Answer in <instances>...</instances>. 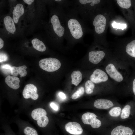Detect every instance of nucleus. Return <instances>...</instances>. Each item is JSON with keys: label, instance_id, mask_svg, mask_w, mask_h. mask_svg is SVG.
Wrapping results in <instances>:
<instances>
[{"label": "nucleus", "instance_id": "nucleus-13", "mask_svg": "<svg viewBox=\"0 0 135 135\" xmlns=\"http://www.w3.org/2000/svg\"><path fill=\"white\" fill-rule=\"evenodd\" d=\"M133 132L130 128L122 126H118L112 131L111 135H132Z\"/></svg>", "mask_w": 135, "mask_h": 135}, {"label": "nucleus", "instance_id": "nucleus-6", "mask_svg": "<svg viewBox=\"0 0 135 135\" xmlns=\"http://www.w3.org/2000/svg\"><path fill=\"white\" fill-rule=\"evenodd\" d=\"M106 24L105 17L101 14H98L95 16L93 22L95 31L98 34H100L104 31Z\"/></svg>", "mask_w": 135, "mask_h": 135}, {"label": "nucleus", "instance_id": "nucleus-1", "mask_svg": "<svg viewBox=\"0 0 135 135\" xmlns=\"http://www.w3.org/2000/svg\"><path fill=\"white\" fill-rule=\"evenodd\" d=\"M65 39L69 44L82 41L85 33L84 21L73 8H66Z\"/></svg>", "mask_w": 135, "mask_h": 135}, {"label": "nucleus", "instance_id": "nucleus-2", "mask_svg": "<svg viewBox=\"0 0 135 135\" xmlns=\"http://www.w3.org/2000/svg\"><path fill=\"white\" fill-rule=\"evenodd\" d=\"M52 12L50 19V32L51 39L62 44L65 39L66 32V11L58 5Z\"/></svg>", "mask_w": 135, "mask_h": 135}, {"label": "nucleus", "instance_id": "nucleus-17", "mask_svg": "<svg viewBox=\"0 0 135 135\" xmlns=\"http://www.w3.org/2000/svg\"><path fill=\"white\" fill-rule=\"evenodd\" d=\"M27 66L25 65L18 67L12 66L11 67L10 73L14 76H16L19 74L20 77H24L27 74L26 69Z\"/></svg>", "mask_w": 135, "mask_h": 135}, {"label": "nucleus", "instance_id": "nucleus-21", "mask_svg": "<svg viewBox=\"0 0 135 135\" xmlns=\"http://www.w3.org/2000/svg\"><path fill=\"white\" fill-rule=\"evenodd\" d=\"M126 52L129 55L135 58V40L132 41L127 45Z\"/></svg>", "mask_w": 135, "mask_h": 135}, {"label": "nucleus", "instance_id": "nucleus-9", "mask_svg": "<svg viewBox=\"0 0 135 135\" xmlns=\"http://www.w3.org/2000/svg\"><path fill=\"white\" fill-rule=\"evenodd\" d=\"M90 79L93 83H99L106 81L108 77L104 71L100 69L95 70L91 76Z\"/></svg>", "mask_w": 135, "mask_h": 135}, {"label": "nucleus", "instance_id": "nucleus-4", "mask_svg": "<svg viewBox=\"0 0 135 135\" xmlns=\"http://www.w3.org/2000/svg\"><path fill=\"white\" fill-rule=\"evenodd\" d=\"M40 67L48 72H52L58 70L60 67L61 64L57 59L52 58L41 60L39 62Z\"/></svg>", "mask_w": 135, "mask_h": 135}, {"label": "nucleus", "instance_id": "nucleus-22", "mask_svg": "<svg viewBox=\"0 0 135 135\" xmlns=\"http://www.w3.org/2000/svg\"><path fill=\"white\" fill-rule=\"evenodd\" d=\"M55 1L59 6L63 8H67L70 6H72L73 0H55Z\"/></svg>", "mask_w": 135, "mask_h": 135}, {"label": "nucleus", "instance_id": "nucleus-30", "mask_svg": "<svg viewBox=\"0 0 135 135\" xmlns=\"http://www.w3.org/2000/svg\"><path fill=\"white\" fill-rule=\"evenodd\" d=\"M112 27L114 28L120 29L124 30L126 28V24L117 23L114 22L112 24Z\"/></svg>", "mask_w": 135, "mask_h": 135}, {"label": "nucleus", "instance_id": "nucleus-20", "mask_svg": "<svg viewBox=\"0 0 135 135\" xmlns=\"http://www.w3.org/2000/svg\"><path fill=\"white\" fill-rule=\"evenodd\" d=\"M71 78L72 84L78 86L81 82L82 79V74L79 71H74L72 73Z\"/></svg>", "mask_w": 135, "mask_h": 135}, {"label": "nucleus", "instance_id": "nucleus-3", "mask_svg": "<svg viewBox=\"0 0 135 135\" xmlns=\"http://www.w3.org/2000/svg\"><path fill=\"white\" fill-rule=\"evenodd\" d=\"M100 0H73V8L84 21L94 14L96 6L100 4Z\"/></svg>", "mask_w": 135, "mask_h": 135}, {"label": "nucleus", "instance_id": "nucleus-32", "mask_svg": "<svg viewBox=\"0 0 135 135\" xmlns=\"http://www.w3.org/2000/svg\"><path fill=\"white\" fill-rule=\"evenodd\" d=\"M50 106L51 108L54 110L56 111H58L59 109L58 106L55 103L52 102L50 104Z\"/></svg>", "mask_w": 135, "mask_h": 135}, {"label": "nucleus", "instance_id": "nucleus-10", "mask_svg": "<svg viewBox=\"0 0 135 135\" xmlns=\"http://www.w3.org/2000/svg\"><path fill=\"white\" fill-rule=\"evenodd\" d=\"M106 70L110 77L116 81L120 82L123 80L122 75L117 70L113 64H109L106 67Z\"/></svg>", "mask_w": 135, "mask_h": 135}, {"label": "nucleus", "instance_id": "nucleus-29", "mask_svg": "<svg viewBox=\"0 0 135 135\" xmlns=\"http://www.w3.org/2000/svg\"><path fill=\"white\" fill-rule=\"evenodd\" d=\"M84 92V87H81L72 96V98L73 100L76 99L82 95Z\"/></svg>", "mask_w": 135, "mask_h": 135}, {"label": "nucleus", "instance_id": "nucleus-7", "mask_svg": "<svg viewBox=\"0 0 135 135\" xmlns=\"http://www.w3.org/2000/svg\"><path fill=\"white\" fill-rule=\"evenodd\" d=\"M37 88L34 84H28L26 86L22 92L23 96L25 99L31 98L34 100H37L38 95L37 93Z\"/></svg>", "mask_w": 135, "mask_h": 135}, {"label": "nucleus", "instance_id": "nucleus-37", "mask_svg": "<svg viewBox=\"0 0 135 135\" xmlns=\"http://www.w3.org/2000/svg\"><path fill=\"white\" fill-rule=\"evenodd\" d=\"M132 89L133 92L135 95V78L134 80L133 83Z\"/></svg>", "mask_w": 135, "mask_h": 135}, {"label": "nucleus", "instance_id": "nucleus-26", "mask_svg": "<svg viewBox=\"0 0 135 135\" xmlns=\"http://www.w3.org/2000/svg\"><path fill=\"white\" fill-rule=\"evenodd\" d=\"M117 3L121 8L124 9H128L131 6V2L130 0H117Z\"/></svg>", "mask_w": 135, "mask_h": 135}, {"label": "nucleus", "instance_id": "nucleus-18", "mask_svg": "<svg viewBox=\"0 0 135 135\" xmlns=\"http://www.w3.org/2000/svg\"><path fill=\"white\" fill-rule=\"evenodd\" d=\"M32 42L34 48L38 51L44 52L46 50V48L45 44L38 39H34L32 41Z\"/></svg>", "mask_w": 135, "mask_h": 135}, {"label": "nucleus", "instance_id": "nucleus-35", "mask_svg": "<svg viewBox=\"0 0 135 135\" xmlns=\"http://www.w3.org/2000/svg\"><path fill=\"white\" fill-rule=\"evenodd\" d=\"M23 1L26 4L29 5H31L34 1V0H24Z\"/></svg>", "mask_w": 135, "mask_h": 135}, {"label": "nucleus", "instance_id": "nucleus-12", "mask_svg": "<svg viewBox=\"0 0 135 135\" xmlns=\"http://www.w3.org/2000/svg\"><path fill=\"white\" fill-rule=\"evenodd\" d=\"M94 106V107L98 109H106L112 107L114 104L110 100L100 99L97 100L95 101Z\"/></svg>", "mask_w": 135, "mask_h": 135}, {"label": "nucleus", "instance_id": "nucleus-34", "mask_svg": "<svg viewBox=\"0 0 135 135\" xmlns=\"http://www.w3.org/2000/svg\"><path fill=\"white\" fill-rule=\"evenodd\" d=\"M11 67L8 64L4 65L2 66V69H4V70L5 69L6 70H11Z\"/></svg>", "mask_w": 135, "mask_h": 135}, {"label": "nucleus", "instance_id": "nucleus-25", "mask_svg": "<svg viewBox=\"0 0 135 135\" xmlns=\"http://www.w3.org/2000/svg\"><path fill=\"white\" fill-rule=\"evenodd\" d=\"M49 121L48 117L46 116H44L37 121V123L40 127L44 128L47 126L48 123Z\"/></svg>", "mask_w": 135, "mask_h": 135}, {"label": "nucleus", "instance_id": "nucleus-23", "mask_svg": "<svg viewBox=\"0 0 135 135\" xmlns=\"http://www.w3.org/2000/svg\"><path fill=\"white\" fill-rule=\"evenodd\" d=\"M85 87L86 93L88 94H90L93 92L95 85L91 81L88 80L86 82Z\"/></svg>", "mask_w": 135, "mask_h": 135}, {"label": "nucleus", "instance_id": "nucleus-33", "mask_svg": "<svg viewBox=\"0 0 135 135\" xmlns=\"http://www.w3.org/2000/svg\"><path fill=\"white\" fill-rule=\"evenodd\" d=\"M59 98L62 100H65L66 98L65 94L62 92H60L58 94Z\"/></svg>", "mask_w": 135, "mask_h": 135}, {"label": "nucleus", "instance_id": "nucleus-31", "mask_svg": "<svg viewBox=\"0 0 135 135\" xmlns=\"http://www.w3.org/2000/svg\"><path fill=\"white\" fill-rule=\"evenodd\" d=\"M0 63L6 61L8 60V57L7 56L4 54L0 53Z\"/></svg>", "mask_w": 135, "mask_h": 135}, {"label": "nucleus", "instance_id": "nucleus-11", "mask_svg": "<svg viewBox=\"0 0 135 135\" xmlns=\"http://www.w3.org/2000/svg\"><path fill=\"white\" fill-rule=\"evenodd\" d=\"M105 56L104 52L102 51L90 52L88 54L90 61L94 64H99L104 58Z\"/></svg>", "mask_w": 135, "mask_h": 135}, {"label": "nucleus", "instance_id": "nucleus-27", "mask_svg": "<svg viewBox=\"0 0 135 135\" xmlns=\"http://www.w3.org/2000/svg\"><path fill=\"white\" fill-rule=\"evenodd\" d=\"M23 132L25 135H38L35 129L30 126L25 128L23 130Z\"/></svg>", "mask_w": 135, "mask_h": 135}, {"label": "nucleus", "instance_id": "nucleus-36", "mask_svg": "<svg viewBox=\"0 0 135 135\" xmlns=\"http://www.w3.org/2000/svg\"><path fill=\"white\" fill-rule=\"evenodd\" d=\"M4 40L1 38H0V49L3 48L4 46Z\"/></svg>", "mask_w": 135, "mask_h": 135}, {"label": "nucleus", "instance_id": "nucleus-24", "mask_svg": "<svg viewBox=\"0 0 135 135\" xmlns=\"http://www.w3.org/2000/svg\"><path fill=\"white\" fill-rule=\"evenodd\" d=\"M131 108V106L128 105L124 106L122 111L121 118L122 119H126L129 117L130 115Z\"/></svg>", "mask_w": 135, "mask_h": 135}, {"label": "nucleus", "instance_id": "nucleus-15", "mask_svg": "<svg viewBox=\"0 0 135 135\" xmlns=\"http://www.w3.org/2000/svg\"><path fill=\"white\" fill-rule=\"evenodd\" d=\"M5 81L9 87L13 89L17 90L20 87V80L16 76H8L5 78Z\"/></svg>", "mask_w": 135, "mask_h": 135}, {"label": "nucleus", "instance_id": "nucleus-19", "mask_svg": "<svg viewBox=\"0 0 135 135\" xmlns=\"http://www.w3.org/2000/svg\"><path fill=\"white\" fill-rule=\"evenodd\" d=\"M47 113L44 109L39 108L34 110L31 113V116L34 120L38 121L40 118L44 116H46Z\"/></svg>", "mask_w": 135, "mask_h": 135}, {"label": "nucleus", "instance_id": "nucleus-14", "mask_svg": "<svg viewBox=\"0 0 135 135\" xmlns=\"http://www.w3.org/2000/svg\"><path fill=\"white\" fill-rule=\"evenodd\" d=\"M24 9L22 4H19L14 8L13 11V19L15 24H17L20 18L24 14Z\"/></svg>", "mask_w": 135, "mask_h": 135}, {"label": "nucleus", "instance_id": "nucleus-16", "mask_svg": "<svg viewBox=\"0 0 135 135\" xmlns=\"http://www.w3.org/2000/svg\"><path fill=\"white\" fill-rule=\"evenodd\" d=\"M4 21L7 30L11 34H14L16 29L13 19L10 16H6L4 18Z\"/></svg>", "mask_w": 135, "mask_h": 135}, {"label": "nucleus", "instance_id": "nucleus-8", "mask_svg": "<svg viewBox=\"0 0 135 135\" xmlns=\"http://www.w3.org/2000/svg\"><path fill=\"white\" fill-rule=\"evenodd\" d=\"M65 130L71 135H82L83 130L80 124L76 122H69L65 126Z\"/></svg>", "mask_w": 135, "mask_h": 135}, {"label": "nucleus", "instance_id": "nucleus-5", "mask_svg": "<svg viewBox=\"0 0 135 135\" xmlns=\"http://www.w3.org/2000/svg\"><path fill=\"white\" fill-rule=\"evenodd\" d=\"M98 117L94 114L91 112H87L83 114L82 117V120L84 124L90 125L94 128H98L101 126V121L97 118Z\"/></svg>", "mask_w": 135, "mask_h": 135}, {"label": "nucleus", "instance_id": "nucleus-28", "mask_svg": "<svg viewBox=\"0 0 135 135\" xmlns=\"http://www.w3.org/2000/svg\"><path fill=\"white\" fill-rule=\"evenodd\" d=\"M121 112V109L119 107H114L111 109L109 111L110 115L112 117L119 116Z\"/></svg>", "mask_w": 135, "mask_h": 135}]
</instances>
